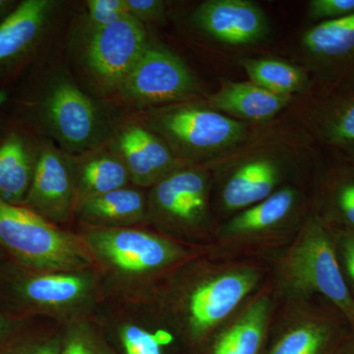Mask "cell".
<instances>
[{"instance_id": "obj_27", "label": "cell", "mask_w": 354, "mask_h": 354, "mask_svg": "<svg viewBox=\"0 0 354 354\" xmlns=\"http://www.w3.org/2000/svg\"><path fill=\"white\" fill-rule=\"evenodd\" d=\"M120 337L127 354H162V346L172 339L164 330L150 333L135 325L123 328Z\"/></svg>"}, {"instance_id": "obj_13", "label": "cell", "mask_w": 354, "mask_h": 354, "mask_svg": "<svg viewBox=\"0 0 354 354\" xmlns=\"http://www.w3.org/2000/svg\"><path fill=\"white\" fill-rule=\"evenodd\" d=\"M27 201L44 218L57 221L69 218L76 204L75 169L55 147L44 146L39 152Z\"/></svg>"}, {"instance_id": "obj_7", "label": "cell", "mask_w": 354, "mask_h": 354, "mask_svg": "<svg viewBox=\"0 0 354 354\" xmlns=\"http://www.w3.org/2000/svg\"><path fill=\"white\" fill-rule=\"evenodd\" d=\"M197 92L196 79L183 60L151 41L118 91L133 106L152 109L191 101Z\"/></svg>"}, {"instance_id": "obj_30", "label": "cell", "mask_w": 354, "mask_h": 354, "mask_svg": "<svg viewBox=\"0 0 354 354\" xmlns=\"http://www.w3.org/2000/svg\"><path fill=\"white\" fill-rule=\"evenodd\" d=\"M334 234L335 249L342 274L354 290V230L330 227Z\"/></svg>"}, {"instance_id": "obj_38", "label": "cell", "mask_w": 354, "mask_h": 354, "mask_svg": "<svg viewBox=\"0 0 354 354\" xmlns=\"http://www.w3.org/2000/svg\"><path fill=\"white\" fill-rule=\"evenodd\" d=\"M0 334H1V323H0Z\"/></svg>"}, {"instance_id": "obj_11", "label": "cell", "mask_w": 354, "mask_h": 354, "mask_svg": "<svg viewBox=\"0 0 354 354\" xmlns=\"http://www.w3.org/2000/svg\"><path fill=\"white\" fill-rule=\"evenodd\" d=\"M88 241L109 264L131 274L165 269L184 256L183 249L174 242L141 230L100 228L90 232Z\"/></svg>"}, {"instance_id": "obj_2", "label": "cell", "mask_w": 354, "mask_h": 354, "mask_svg": "<svg viewBox=\"0 0 354 354\" xmlns=\"http://www.w3.org/2000/svg\"><path fill=\"white\" fill-rule=\"evenodd\" d=\"M299 147L290 138L272 135L249 138L230 153L207 164L218 183L221 211L236 214L286 185L297 169Z\"/></svg>"}, {"instance_id": "obj_8", "label": "cell", "mask_w": 354, "mask_h": 354, "mask_svg": "<svg viewBox=\"0 0 354 354\" xmlns=\"http://www.w3.org/2000/svg\"><path fill=\"white\" fill-rule=\"evenodd\" d=\"M301 51L318 97L354 84V13L312 25L302 34Z\"/></svg>"}, {"instance_id": "obj_9", "label": "cell", "mask_w": 354, "mask_h": 354, "mask_svg": "<svg viewBox=\"0 0 354 354\" xmlns=\"http://www.w3.org/2000/svg\"><path fill=\"white\" fill-rule=\"evenodd\" d=\"M149 43L145 25L127 15L91 31L84 62L97 87L104 92H118Z\"/></svg>"}, {"instance_id": "obj_26", "label": "cell", "mask_w": 354, "mask_h": 354, "mask_svg": "<svg viewBox=\"0 0 354 354\" xmlns=\"http://www.w3.org/2000/svg\"><path fill=\"white\" fill-rule=\"evenodd\" d=\"M87 288V281L76 274H44L30 279L24 286V292L36 304L62 306L78 300Z\"/></svg>"}, {"instance_id": "obj_15", "label": "cell", "mask_w": 354, "mask_h": 354, "mask_svg": "<svg viewBox=\"0 0 354 354\" xmlns=\"http://www.w3.org/2000/svg\"><path fill=\"white\" fill-rule=\"evenodd\" d=\"M111 148L124 162L133 183L143 187L155 185L183 165L145 123H129L121 128Z\"/></svg>"}, {"instance_id": "obj_6", "label": "cell", "mask_w": 354, "mask_h": 354, "mask_svg": "<svg viewBox=\"0 0 354 354\" xmlns=\"http://www.w3.org/2000/svg\"><path fill=\"white\" fill-rule=\"evenodd\" d=\"M262 272L252 265H225L193 286L186 299V323L200 339L223 327L259 286Z\"/></svg>"}, {"instance_id": "obj_34", "label": "cell", "mask_w": 354, "mask_h": 354, "mask_svg": "<svg viewBox=\"0 0 354 354\" xmlns=\"http://www.w3.org/2000/svg\"><path fill=\"white\" fill-rule=\"evenodd\" d=\"M17 6L15 4V1H11V0H0V23L2 22L9 14L12 13L14 9Z\"/></svg>"}, {"instance_id": "obj_28", "label": "cell", "mask_w": 354, "mask_h": 354, "mask_svg": "<svg viewBox=\"0 0 354 354\" xmlns=\"http://www.w3.org/2000/svg\"><path fill=\"white\" fill-rule=\"evenodd\" d=\"M87 10L91 31L113 24L129 15L127 0H88Z\"/></svg>"}, {"instance_id": "obj_32", "label": "cell", "mask_w": 354, "mask_h": 354, "mask_svg": "<svg viewBox=\"0 0 354 354\" xmlns=\"http://www.w3.org/2000/svg\"><path fill=\"white\" fill-rule=\"evenodd\" d=\"M60 354H111L94 335L84 330H75L67 337Z\"/></svg>"}, {"instance_id": "obj_1", "label": "cell", "mask_w": 354, "mask_h": 354, "mask_svg": "<svg viewBox=\"0 0 354 354\" xmlns=\"http://www.w3.org/2000/svg\"><path fill=\"white\" fill-rule=\"evenodd\" d=\"M277 286L290 304L327 298L354 328V295L342 274L332 228L310 214L277 265Z\"/></svg>"}, {"instance_id": "obj_16", "label": "cell", "mask_w": 354, "mask_h": 354, "mask_svg": "<svg viewBox=\"0 0 354 354\" xmlns=\"http://www.w3.org/2000/svg\"><path fill=\"white\" fill-rule=\"evenodd\" d=\"M272 312L269 291L257 293L221 328L209 354H259Z\"/></svg>"}, {"instance_id": "obj_5", "label": "cell", "mask_w": 354, "mask_h": 354, "mask_svg": "<svg viewBox=\"0 0 354 354\" xmlns=\"http://www.w3.org/2000/svg\"><path fill=\"white\" fill-rule=\"evenodd\" d=\"M39 114L44 127L67 153L99 149L109 134L101 109L67 76H58L50 83Z\"/></svg>"}, {"instance_id": "obj_23", "label": "cell", "mask_w": 354, "mask_h": 354, "mask_svg": "<svg viewBox=\"0 0 354 354\" xmlns=\"http://www.w3.org/2000/svg\"><path fill=\"white\" fill-rule=\"evenodd\" d=\"M241 66L251 82L277 95L292 97L312 84L306 69L276 58H243Z\"/></svg>"}, {"instance_id": "obj_4", "label": "cell", "mask_w": 354, "mask_h": 354, "mask_svg": "<svg viewBox=\"0 0 354 354\" xmlns=\"http://www.w3.org/2000/svg\"><path fill=\"white\" fill-rule=\"evenodd\" d=\"M0 244L30 267L73 271L91 262L75 237L53 227L32 209L0 198Z\"/></svg>"}, {"instance_id": "obj_33", "label": "cell", "mask_w": 354, "mask_h": 354, "mask_svg": "<svg viewBox=\"0 0 354 354\" xmlns=\"http://www.w3.org/2000/svg\"><path fill=\"white\" fill-rule=\"evenodd\" d=\"M24 354H60V353L57 346L53 344H41L29 349Z\"/></svg>"}, {"instance_id": "obj_18", "label": "cell", "mask_w": 354, "mask_h": 354, "mask_svg": "<svg viewBox=\"0 0 354 354\" xmlns=\"http://www.w3.org/2000/svg\"><path fill=\"white\" fill-rule=\"evenodd\" d=\"M313 138L337 152L354 146V84L316 99L307 118Z\"/></svg>"}, {"instance_id": "obj_20", "label": "cell", "mask_w": 354, "mask_h": 354, "mask_svg": "<svg viewBox=\"0 0 354 354\" xmlns=\"http://www.w3.org/2000/svg\"><path fill=\"white\" fill-rule=\"evenodd\" d=\"M55 6L50 0H26L0 23V65L12 64L36 46Z\"/></svg>"}, {"instance_id": "obj_17", "label": "cell", "mask_w": 354, "mask_h": 354, "mask_svg": "<svg viewBox=\"0 0 354 354\" xmlns=\"http://www.w3.org/2000/svg\"><path fill=\"white\" fill-rule=\"evenodd\" d=\"M286 319L268 354H328L337 335L335 321L321 312L302 307Z\"/></svg>"}, {"instance_id": "obj_19", "label": "cell", "mask_w": 354, "mask_h": 354, "mask_svg": "<svg viewBox=\"0 0 354 354\" xmlns=\"http://www.w3.org/2000/svg\"><path fill=\"white\" fill-rule=\"evenodd\" d=\"M292 97L274 94L249 82H227L207 100L209 108L236 120L265 122L290 104Z\"/></svg>"}, {"instance_id": "obj_35", "label": "cell", "mask_w": 354, "mask_h": 354, "mask_svg": "<svg viewBox=\"0 0 354 354\" xmlns=\"http://www.w3.org/2000/svg\"><path fill=\"white\" fill-rule=\"evenodd\" d=\"M342 156V160L354 165V146L349 147V148L344 149V150L337 152Z\"/></svg>"}, {"instance_id": "obj_21", "label": "cell", "mask_w": 354, "mask_h": 354, "mask_svg": "<svg viewBox=\"0 0 354 354\" xmlns=\"http://www.w3.org/2000/svg\"><path fill=\"white\" fill-rule=\"evenodd\" d=\"M75 169L76 205L80 206L90 198L106 194L125 187L129 172L118 155L109 150L91 151Z\"/></svg>"}, {"instance_id": "obj_24", "label": "cell", "mask_w": 354, "mask_h": 354, "mask_svg": "<svg viewBox=\"0 0 354 354\" xmlns=\"http://www.w3.org/2000/svg\"><path fill=\"white\" fill-rule=\"evenodd\" d=\"M85 220L100 223H129L143 220L148 203L140 191L123 187L90 198L79 206Z\"/></svg>"}, {"instance_id": "obj_3", "label": "cell", "mask_w": 354, "mask_h": 354, "mask_svg": "<svg viewBox=\"0 0 354 354\" xmlns=\"http://www.w3.org/2000/svg\"><path fill=\"white\" fill-rule=\"evenodd\" d=\"M145 124L183 165H207L250 136L247 123L193 101L151 109Z\"/></svg>"}, {"instance_id": "obj_31", "label": "cell", "mask_w": 354, "mask_h": 354, "mask_svg": "<svg viewBox=\"0 0 354 354\" xmlns=\"http://www.w3.org/2000/svg\"><path fill=\"white\" fill-rule=\"evenodd\" d=\"M129 15L142 24H158L165 19V3L162 0H127Z\"/></svg>"}, {"instance_id": "obj_36", "label": "cell", "mask_w": 354, "mask_h": 354, "mask_svg": "<svg viewBox=\"0 0 354 354\" xmlns=\"http://www.w3.org/2000/svg\"><path fill=\"white\" fill-rule=\"evenodd\" d=\"M339 354H354V341L348 344L346 348L342 349Z\"/></svg>"}, {"instance_id": "obj_12", "label": "cell", "mask_w": 354, "mask_h": 354, "mask_svg": "<svg viewBox=\"0 0 354 354\" xmlns=\"http://www.w3.org/2000/svg\"><path fill=\"white\" fill-rule=\"evenodd\" d=\"M198 30L230 46H250L270 34L267 14L249 0H207L191 16Z\"/></svg>"}, {"instance_id": "obj_10", "label": "cell", "mask_w": 354, "mask_h": 354, "mask_svg": "<svg viewBox=\"0 0 354 354\" xmlns=\"http://www.w3.org/2000/svg\"><path fill=\"white\" fill-rule=\"evenodd\" d=\"M211 185L206 165H180L152 186L148 209L171 227H200L208 220Z\"/></svg>"}, {"instance_id": "obj_25", "label": "cell", "mask_w": 354, "mask_h": 354, "mask_svg": "<svg viewBox=\"0 0 354 354\" xmlns=\"http://www.w3.org/2000/svg\"><path fill=\"white\" fill-rule=\"evenodd\" d=\"M35 165L24 140L11 135L0 146V198L19 201L29 192Z\"/></svg>"}, {"instance_id": "obj_37", "label": "cell", "mask_w": 354, "mask_h": 354, "mask_svg": "<svg viewBox=\"0 0 354 354\" xmlns=\"http://www.w3.org/2000/svg\"><path fill=\"white\" fill-rule=\"evenodd\" d=\"M6 101V94L4 91L0 90V109H1L2 104Z\"/></svg>"}, {"instance_id": "obj_22", "label": "cell", "mask_w": 354, "mask_h": 354, "mask_svg": "<svg viewBox=\"0 0 354 354\" xmlns=\"http://www.w3.org/2000/svg\"><path fill=\"white\" fill-rule=\"evenodd\" d=\"M318 215L330 227L354 230V165L344 162L324 176Z\"/></svg>"}, {"instance_id": "obj_14", "label": "cell", "mask_w": 354, "mask_h": 354, "mask_svg": "<svg viewBox=\"0 0 354 354\" xmlns=\"http://www.w3.org/2000/svg\"><path fill=\"white\" fill-rule=\"evenodd\" d=\"M302 205L300 191L286 184L263 201L234 214L221 228V239L236 244L268 239L292 225Z\"/></svg>"}, {"instance_id": "obj_29", "label": "cell", "mask_w": 354, "mask_h": 354, "mask_svg": "<svg viewBox=\"0 0 354 354\" xmlns=\"http://www.w3.org/2000/svg\"><path fill=\"white\" fill-rule=\"evenodd\" d=\"M354 13V0H311L307 14L313 25L341 19Z\"/></svg>"}]
</instances>
